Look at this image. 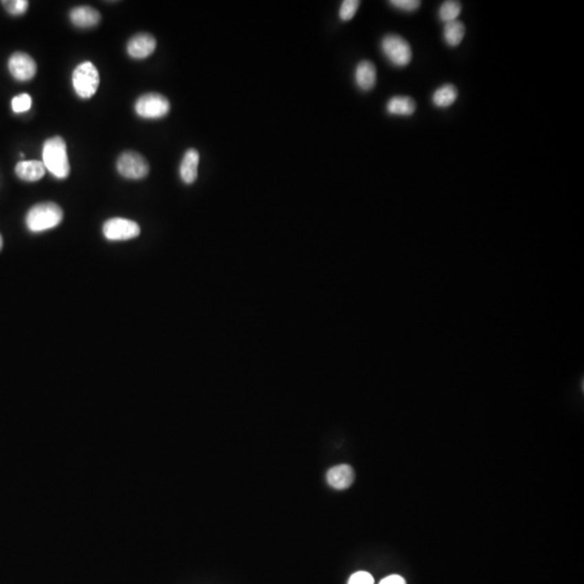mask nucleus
Instances as JSON below:
<instances>
[{"label": "nucleus", "instance_id": "nucleus-20", "mask_svg": "<svg viewBox=\"0 0 584 584\" xmlns=\"http://www.w3.org/2000/svg\"><path fill=\"white\" fill-rule=\"evenodd\" d=\"M3 7L12 16L24 14L28 9V0H6L3 1Z\"/></svg>", "mask_w": 584, "mask_h": 584}, {"label": "nucleus", "instance_id": "nucleus-24", "mask_svg": "<svg viewBox=\"0 0 584 584\" xmlns=\"http://www.w3.org/2000/svg\"><path fill=\"white\" fill-rule=\"evenodd\" d=\"M380 584H406V581L402 576H398V574H393V576L385 578L380 582Z\"/></svg>", "mask_w": 584, "mask_h": 584}, {"label": "nucleus", "instance_id": "nucleus-18", "mask_svg": "<svg viewBox=\"0 0 584 584\" xmlns=\"http://www.w3.org/2000/svg\"><path fill=\"white\" fill-rule=\"evenodd\" d=\"M461 10H462L461 3L453 1V0H448V1H445L443 5L440 6L438 14H440V20L445 22V23H449V22L458 20L459 16L461 14Z\"/></svg>", "mask_w": 584, "mask_h": 584}, {"label": "nucleus", "instance_id": "nucleus-15", "mask_svg": "<svg viewBox=\"0 0 584 584\" xmlns=\"http://www.w3.org/2000/svg\"><path fill=\"white\" fill-rule=\"evenodd\" d=\"M417 104L410 96H398L387 102V113L396 116H411L415 114Z\"/></svg>", "mask_w": 584, "mask_h": 584}, {"label": "nucleus", "instance_id": "nucleus-3", "mask_svg": "<svg viewBox=\"0 0 584 584\" xmlns=\"http://www.w3.org/2000/svg\"><path fill=\"white\" fill-rule=\"evenodd\" d=\"M100 75L91 62L79 64L73 72V87L83 99H90L99 88Z\"/></svg>", "mask_w": 584, "mask_h": 584}, {"label": "nucleus", "instance_id": "nucleus-19", "mask_svg": "<svg viewBox=\"0 0 584 584\" xmlns=\"http://www.w3.org/2000/svg\"><path fill=\"white\" fill-rule=\"evenodd\" d=\"M359 5H360V1H358V0H345V1H343L341 8H340V19L344 22L351 21L356 14Z\"/></svg>", "mask_w": 584, "mask_h": 584}, {"label": "nucleus", "instance_id": "nucleus-10", "mask_svg": "<svg viewBox=\"0 0 584 584\" xmlns=\"http://www.w3.org/2000/svg\"><path fill=\"white\" fill-rule=\"evenodd\" d=\"M354 470L347 464H340L330 468L327 473V481L329 485L338 490L349 488L354 482Z\"/></svg>", "mask_w": 584, "mask_h": 584}, {"label": "nucleus", "instance_id": "nucleus-21", "mask_svg": "<svg viewBox=\"0 0 584 584\" xmlns=\"http://www.w3.org/2000/svg\"><path fill=\"white\" fill-rule=\"evenodd\" d=\"M11 105H12V109L14 113H24V111H28L32 107L31 96L28 94H20V96L13 98Z\"/></svg>", "mask_w": 584, "mask_h": 584}, {"label": "nucleus", "instance_id": "nucleus-12", "mask_svg": "<svg viewBox=\"0 0 584 584\" xmlns=\"http://www.w3.org/2000/svg\"><path fill=\"white\" fill-rule=\"evenodd\" d=\"M355 81L363 91H369L377 83V69L372 62L362 61L355 69Z\"/></svg>", "mask_w": 584, "mask_h": 584}, {"label": "nucleus", "instance_id": "nucleus-25", "mask_svg": "<svg viewBox=\"0 0 584 584\" xmlns=\"http://www.w3.org/2000/svg\"><path fill=\"white\" fill-rule=\"evenodd\" d=\"M3 237H1V235H0V250H1V248H3Z\"/></svg>", "mask_w": 584, "mask_h": 584}, {"label": "nucleus", "instance_id": "nucleus-5", "mask_svg": "<svg viewBox=\"0 0 584 584\" xmlns=\"http://www.w3.org/2000/svg\"><path fill=\"white\" fill-rule=\"evenodd\" d=\"M136 111L143 118H162L169 113L170 102L162 94L155 92L143 94L136 103Z\"/></svg>", "mask_w": 584, "mask_h": 584}, {"label": "nucleus", "instance_id": "nucleus-17", "mask_svg": "<svg viewBox=\"0 0 584 584\" xmlns=\"http://www.w3.org/2000/svg\"><path fill=\"white\" fill-rule=\"evenodd\" d=\"M466 35V25L461 21H453L449 23H445L444 28V39L448 46L458 47L462 43Z\"/></svg>", "mask_w": 584, "mask_h": 584}, {"label": "nucleus", "instance_id": "nucleus-22", "mask_svg": "<svg viewBox=\"0 0 584 584\" xmlns=\"http://www.w3.org/2000/svg\"><path fill=\"white\" fill-rule=\"evenodd\" d=\"M389 5L405 12H413L420 8V0H391Z\"/></svg>", "mask_w": 584, "mask_h": 584}, {"label": "nucleus", "instance_id": "nucleus-11", "mask_svg": "<svg viewBox=\"0 0 584 584\" xmlns=\"http://www.w3.org/2000/svg\"><path fill=\"white\" fill-rule=\"evenodd\" d=\"M198 164H199V153L195 149H187L180 166V175L183 182L192 184L196 181L198 175Z\"/></svg>", "mask_w": 584, "mask_h": 584}, {"label": "nucleus", "instance_id": "nucleus-23", "mask_svg": "<svg viewBox=\"0 0 584 584\" xmlns=\"http://www.w3.org/2000/svg\"><path fill=\"white\" fill-rule=\"evenodd\" d=\"M347 584H374V578L369 572H358L352 574Z\"/></svg>", "mask_w": 584, "mask_h": 584}, {"label": "nucleus", "instance_id": "nucleus-8", "mask_svg": "<svg viewBox=\"0 0 584 584\" xmlns=\"http://www.w3.org/2000/svg\"><path fill=\"white\" fill-rule=\"evenodd\" d=\"M9 71L17 80H31L36 75L37 65L31 56L24 52H16L9 58Z\"/></svg>", "mask_w": 584, "mask_h": 584}, {"label": "nucleus", "instance_id": "nucleus-16", "mask_svg": "<svg viewBox=\"0 0 584 584\" xmlns=\"http://www.w3.org/2000/svg\"><path fill=\"white\" fill-rule=\"evenodd\" d=\"M458 89L455 88L453 85H443L433 94V104L440 109H446V107H451L455 103V100L458 99Z\"/></svg>", "mask_w": 584, "mask_h": 584}, {"label": "nucleus", "instance_id": "nucleus-7", "mask_svg": "<svg viewBox=\"0 0 584 584\" xmlns=\"http://www.w3.org/2000/svg\"><path fill=\"white\" fill-rule=\"evenodd\" d=\"M140 226L134 221L114 218L107 221L103 234L109 241H128L140 235Z\"/></svg>", "mask_w": 584, "mask_h": 584}, {"label": "nucleus", "instance_id": "nucleus-13", "mask_svg": "<svg viewBox=\"0 0 584 584\" xmlns=\"http://www.w3.org/2000/svg\"><path fill=\"white\" fill-rule=\"evenodd\" d=\"M16 173L21 180L28 182L39 181L46 173V167L39 160H23L16 166Z\"/></svg>", "mask_w": 584, "mask_h": 584}, {"label": "nucleus", "instance_id": "nucleus-2", "mask_svg": "<svg viewBox=\"0 0 584 584\" xmlns=\"http://www.w3.org/2000/svg\"><path fill=\"white\" fill-rule=\"evenodd\" d=\"M63 219V211L56 204L43 203L34 206L26 215V226L32 232H43L56 228Z\"/></svg>", "mask_w": 584, "mask_h": 584}, {"label": "nucleus", "instance_id": "nucleus-1", "mask_svg": "<svg viewBox=\"0 0 584 584\" xmlns=\"http://www.w3.org/2000/svg\"><path fill=\"white\" fill-rule=\"evenodd\" d=\"M43 164L51 175L58 179H65L69 177V157L66 143L61 137H54L47 140L43 149Z\"/></svg>", "mask_w": 584, "mask_h": 584}, {"label": "nucleus", "instance_id": "nucleus-14", "mask_svg": "<svg viewBox=\"0 0 584 584\" xmlns=\"http://www.w3.org/2000/svg\"><path fill=\"white\" fill-rule=\"evenodd\" d=\"M71 20L74 25L78 28H94L99 24L101 16L96 9L88 6H80L71 11Z\"/></svg>", "mask_w": 584, "mask_h": 584}, {"label": "nucleus", "instance_id": "nucleus-6", "mask_svg": "<svg viewBox=\"0 0 584 584\" xmlns=\"http://www.w3.org/2000/svg\"><path fill=\"white\" fill-rule=\"evenodd\" d=\"M117 170L127 179L140 180L149 175V164L139 153L128 151L119 156Z\"/></svg>", "mask_w": 584, "mask_h": 584}, {"label": "nucleus", "instance_id": "nucleus-9", "mask_svg": "<svg viewBox=\"0 0 584 584\" xmlns=\"http://www.w3.org/2000/svg\"><path fill=\"white\" fill-rule=\"evenodd\" d=\"M156 49V39L149 34H138L133 36L128 43L127 50L134 58H145L154 52Z\"/></svg>", "mask_w": 584, "mask_h": 584}, {"label": "nucleus", "instance_id": "nucleus-4", "mask_svg": "<svg viewBox=\"0 0 584 584\" xmlns=\"http://www.w3.org/2000/svg\"><path fill=\"white\" fill-rule=\"evenodd\" d=\"M382 52L393 65L404 67L413 60V49L402 36L389 34L382 39Z\"/></svg>", "mask_w": 584, "mask_h": 584}]
</instances>
